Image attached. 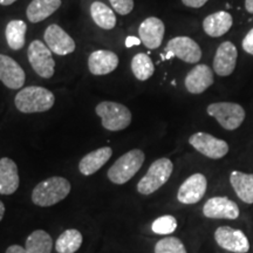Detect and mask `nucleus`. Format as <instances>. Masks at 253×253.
<instances>
[{"label": "nucleus", "instance_id": "26", "mask_svg": "<svg viewBox=\"0 0 253 253\" xmlns=\"http://www.w3.org/2000/svg\"><path fill=\"white\" fill-rule=\"evenodd\" d=\"M82 235L75 229L66 230L59 236L55 243V250L58 253H75L81 248Z\"/></svg>", "mask_w": 253, "mask_h": 253}, {"label": "nucleus", "instance_id": "28", "mask_svg": "<svg viewBox=\"0 0 253 253\" xmlns=\"http://www.w3.org/2000/svg\"><path fill=\"white\" fill-rule=\"evenodd\" d=\"M131 71L137 80L147 81L153 77L155 72L153 60L144 53H138L131 60Z\"/></svg>", "mask_w": 253, "mask_h": 253}, {"label": "nucleus", "instance_id": "25", "mask_svg": "<svg viewBox=\"0 0 253 253\" xmlns=\"http://www.w3.org/2000/svg\"><path fill=\"white\" fill-rule=\"evenodd\" d=\"M90 14L94 23L103 30H112L116 25V17L113 9L101 1H94L90 6Z\"/></svg>", "mask_w": 253, "mask_h": 253}, {"label": "nucleus", "instance_id": "19", "mask_svg": "<svg viewBox=\"0 0 253 253\" xmlns=\"http://www.w3.org/2000/svg\"><path fill=\"white\" fill-rule=\"evenodd\" d=\"M18 167L13 160L2 157L0 160V195H12L19 188Z\"/></svg>", "mask_w": 253, "mask_h": 253}, {"label": "nucleus", "instance_id": "16", "mask_svg": "<svg viewBox=\"0 0 253 253\" xmlns=\"http://www.w3.org/2000/svg\"><path fill=\"white\" fill-rule=\"evenodd\" d=\"M26 75L18 62L7 55L0 54V81L9 89H19L24 86Z\"/></svg>", "mask_w": 253, "mask_h": 253}, {"label": "nucleus", "instance_id": "11", "mask_svg": "<svg viewBox=\"0 0 253 253\" xmlns=\"http://www.w3.org/2000/svg\"><path fill=\"white\" fill-rule=\"evenodd\" d=\"M207 188V177L203 173H194L183 182L177 194V199L183 204H196L204 197Z\"/></svg>", "mask_w": 253, "mask_h": 253}, {"label": "nucleus", "instance_id": "5", "mask_svg": "<svg viewBox=\"0 0 253 253\" xmlns=\"http://www.w3.org/2000/svg\"><path fill=\"white\" fill-rule=\"evenodd\" d=\"M173 170V164L169 158H160L149 167L143 178L138 182L137 191L141 195L148 196L154 194L169 181Z\"/></svg>", "mask_w": 253, "mask_h": 253}, {"label": "nucleus", "instance_id": "30", "mask_svg": "<svg viewBox=\"0 0 253 253\" xmlns=\"http://www.w3.org/2000/svg\"><path fill=\"white\" fill-rule=\"evenodd\" d=\"M177 229V220L171 214H166L157 218L151 225V230L156 235H170Z\"/></svg>", "mask_w": 253, "mask_h": 253}, {"label": "nucleus", "instance_id": "20", "mask_svg": "<svg viewBox=\"0 0 253 253\" xmlns=\"http://www.w3.org/2000/svg\"><path fill=\"white\" fill-rule=\"evenodd\" d=\"M113 150L109 147H103L87 154L79 163V170L82 175L90 176L102 168L112 157Z\"/></svg>", "mask_w": 253, "mask_h": 253}, {"label": "nucleus", "instance_id": "37", "mask_svg": "<svg viewBox=\"0 0 253 253\" xmlns=\"http://www.w3.org/2000/svg\"><path fill=\"white\" fill-rule=\"evenodd\" d=\"M4 216H5V205L1 201H0V221H1Z\"/></svg>", "mask_w": 253, "mask_h": 253}, {"label": "nucleus", "instance_id": "18", "mask_svg": "<svg viewBox=\"0 0 253 253\" xmlns=\"http://www.w3.org/2000/svg\"><path fill=\"white\" fill-rule=\"evenodd\" d=\"M119 66V56L110 50H95L88 58V68L94 75H106Z\"/></svg>", "mask_w": 253, "mask_h": 253}, {"label": "nucleus", "instance_id": "10", "mask_svg": "<svg viewBox=\"0 0 253 253\" xmlns=\"http://www.w3.org/2000/svg\"><path fill=\"white\" fill-rule=\"evenodd\" d=\"M214 240L220 248L233 253H246L250 250L248 237L242 230L220 226L214 231Z\"/></svg>", "mask_w": 253, "mask_h": 253}, {"label": "nucleus", "instance_id": "1", "mask_svg": "<svg viewBox=\"0 0 253 253\" xmlns=\"http://www.w3.org/2000/svg\"><path fill=\"white\" fill-rule=\"evenodd\" d=\"M55 97L52 91L43 87H25L15 95L14 103L19 112L24 114L43 113L54 106Z\"/></svg>", "mask_w": 253, "mask_h": 253}, {"label": "nucleus", "instance_id": "32", "mask_svg": "<svg viewBox=\"0 0 253 253\" xmlns=\"http://www.w3.org/2000/svg\"><path fill=\"white\" fill-rule=\"evenodd\" d=\"M242 47L246 53L253 55V28L246 34L244 39L242 41Z\"/></svg>", "mask_w": 253, "mask_h": 253}, {"label": "nucleus", "instance_id": "23", "mask_svg": "<svg viewBox=\"0 0 253 253\" xmlns=\"http://www.w3.org/2000/svg\"><path fill=\"white\" fill-rule=\"evenodd\" d=\"M61 6V0H32L26 14L31 23L37 24L52 15Z\"/></svg>", "mask_w": 253, "mask_h": 253}, {"label": "nucleus", "instance_id": "15", "mask_svg": "<svg viewBox=\"0 0 253 253\" xmlns=\"http://www.w3.org/2000/svg\"><path fill=\"white\" fill-rule=\"evenodd\" d=\"M166 26L163 21L156 17L147 18L140 25L138 36L143 45L149 49H156L162 43Z\"/></svg>", "mask_w": 253, "mask_h": 253}, {"label": "nucleus", "instance_id": "34", "mask_svg": "<svg viewBox=\"0 0 253 253\" xmlns=\"http://www.w3.org/2000/svg\"><path fill=\"white\" fill-rule=\"evenodd\" d=\"M6 253H28V252L26 251V249L23 248V246L11 245L7 250H6Z\"/></svg>", "mask_w": 253, "mask_h": 253}, {"label": "nucleus", "instance_id": "31", "mask_svg": "<svg viewBox=\"0 0 253 253\" xmlns=\"http://www.w3.org/2000/svg\"><path fill=\"white\" fill-rule=\"evenodd\" d=\"M113 8L121 15L129 14L134 8V0H109Z\"/></svg>", "mask_w": 253, "mask_h": 253}, {"label": "nucleus", "instance_id": "33", "mask_svg": "<svg viewBox=\"0 0 253 253\" xmlns=\"http://www.w3.org/2000/svg\"><path fill=\"white\" fill-rule=\"evenodd\" d=\"M209 0H182V2L184 4L185 6H188V7H191V8H199L202 7V6H204Z\"/></svg>", "mask_w": 253, "mask_h": 253}, {"label": "nucleus", "instance_id": "38", "mask_svg": "<svg viewBox=\"0 0 253 253\" xmlns=\"http://www.w3.org/2000/svg\"><path fill=\"white\" fill-rule=\"evenodd\" d=\"M15 1H17V0H0V5L8 6V5H12Z\"/></svg>", "mask_w": 253, "mask_h": 253}, {"label": "nucleus", "instance_id": "3", "mask_svg": "<svg viewBox=\"0 0 253 253\" xmlns=\"http://www.w3.org/2000/svg\"><path fill=\"white\" fill-rule=\"evenodd\" d=\"M144 153L140 149H132L109 168L108 178L115 184H125L134 177L144 163Z\"/></svg>", "mask_w": 253, "mask_h": 253}, {"label": "nucleus", "instance_id": "36", "mask_svg": "<svg viewBox=\"0 0 253 253\" xmlns=\"http://www.w3.org/2000/svg\"><path fill=\"white\" fill-rule=\"evenodd\" d=\"M245 8L249 13L253 14V0H245Z\"/></svg>", "mask_w": 253, "mask_h": 253}, {"label": "nucleus", "instance_id": "29", "mask_svg": "<svg viewBox=\"0 0 253 253\" xmlns=\"http://www.w3.org/2000/svg\"><path fill=\"white\" fill-rule=\"evenodd\" d=\"M155 253H186V250L178 238L166 237L155 245Z\"/></svg>", "mask_w": 253, "mask_h": 253}, {"label": "nucleus", "instance_id": "9", "mask_svg": "<svg viewBox=\"0 0 253 253\" xmlns=\"http://www.w3.org/2000/svg\"><path fill=\"white\" fill-rule=\"evenodd\" d=\"M167 59L171 56L188 63H197L202 59V49L194 39L189 37H176L168 42Z\"/></svg>", "mask_w": 253, "mask_h": 253}, {"label": "nucleus", "instance_id": "6", "mask_svg": "<svg viewBox=\"0 0 253 253\" xmlns=\"http://www.w3.org/2000/svg\"><path fill=\"white\" fill-rule=\"evenodd\" d=\"M208 114L212 116L226 130H236L245 120V110L238 103L216 102L211 103L207 109Z\"/></svg>", "mask_w": 253, "mask_h": 253}, {"label": "nucleus", "instance_id": "21", "mask_svg": "<svg viewBox=\"0 0 253 253\" xmlns=\"http://www.w3.org/2000/svg\"><path fill=\"white\" fill-rule=\"evenodd\" d=\"M232 24V15L225 11H219L208 15L204 19L203 30L209 37L219 38L230 31Z\"/></svg>", "mask_w": 253, "mask_h": 253}, {"label": "nucleus", "instance_id": "7", "mask_svg": "<svg viewBox=\"0 0 253 253\" xmlns=\"http://www.w3.org/2000/svg\"><path fill=\"white\" fill-rule=\"evenodd\" d=\"M28 61L38 75L43 79H50L54 74L55 62L53 60L52 50L42 41L34 40L28 46Z\"/></svg>", "mask_w": 253, "mask_h": 253}, {"label": "nucleus", "instance_id": "2", "mask_svg": "<svg viewBox=\"0 0 253 253\" xmlns=\"http://www.w3.org/2000/svg\"><path fill=\"white\" fill-rule=\"evenodd\" d=\"M71 192V183L63 177H49L40 182L32 192V202L38 207H52L67 197Z\"/></svg>", "mask_w": 253, "mask_h": 253}, {"label": "nucleus", "instance_id": "13", "mask_svg": "<svg viewBox=\"0 0 253 253\" xmlns=\"http://www.w3.org/2000/svg\"><path fill=\"white\" fill-rule=\"evenodd\" d=\"M237 58H238V52L231 41L220 43L213 59L214 73L219 77H229L235 71Z\"/></svg>", "mask_w": 253, "mask_h": 253}, {"label": "nucleus", "instance_id": "14", "mask_svg": "<svg viewBox=\"0 0 253 253\" xmlns=\"http://www.w3.org/2000/svg\"><path fill=\"white\" fill-rule=\"evenodd\" d=\"M45 41L48 48L58 55H67L75 49V42L69 34L58 25H50L45 32Z\"/></svg>", "mask_w": 253, "mask_h": 253}, {"label": "nucleus", "instance_id": "12", "mask_svg": "<svg viewBox=\"0 0 253 253\" xmlns=\"http://www.w3.org/2000/svg\"><path fill=\"white\" fill-rule=\"evenodd\" d=\"M205 217L213 219H237L239 217V208L236 202L227 197H212L203 207Z\"/></svg>", "mask_w": 253, "mask_h": 253}, {"label": "nucleus", "instance_id": "22", "mask_svg": "<svg viewBox=\"0 0 253 253\" xmlns=\"http://www.w3.org/2000/svg\"><path fill=\"white\" fill-rule=\"evenodd\" d=\"M230 183L237 196L246 204H253V173L238 170L231 172Z\"/></svg>", "mask_w": 253, "mask_h": 253}, {"label": "nucleus", "instance_id": "4", "mask_svg": "<svg viewBox=\"0 0 253 253\" xmlns=\"http://www.w3.org/2000/svg\"><path fill=\"white\" fill-rule=\"evenodd\" d=\"M97 115L102 120L104 129L109 131H120L128 128L131 122L130 110L121 103L113 101H103L95 109Z\"/></svg>", "mask_w": 253, "mask_h": 253}, {"label": "nucleus", "instance_id": "24", "mask_svg": "<svg viewBox=\"0 0 253 253\" xmlns=\"http://www.w3.org/2000/svg\"><path fill=\"white\" fill-rule=\"evenodd\" d=\"M25 249L28 253H52V237L43 230L34 231L28 236Z\"/></svg>", "mask_w": 253, "mask_h": 253}, {"label": "nucleus", "instance_id": "17", "mask_svg": "<svg viewBox=\"0 0 253 253\" xmlns=\"http://www.w3.org/2000/svg\"><path fill=\"white\" fill-rule=\"evenodd\" d=\"M185 88L191 94H202L212 86L213 72L208 65H197L188 73L185 80Z\"/></svg>", "mask_w": 253, "mask_h": 253}, {"label": "nucleus", "instance_id": "27", "mask_svg": "<svg viewBox=\"0 0 253 253\" xmlns=\"http://www.w3.org/2000/svg\"><path fill=\"white\" fill-rule=\"evenodd\" d=\"M27 26L23 20H11L6 26L5 36L9 48L18 50L25 45Z\"/></svg>", "mask_w": 253, "mask_h": 253}, {"label": "nucleus", "instance_id": "35", "mask_svg": "<svg viewBox=\"0 0 253 253\" xmlns=\"http://www.w3.org/2000/svg\"><path fill=\"white\" fill-rule=\"evenodd\" d=\"M140 42H141V40L137 39V38L128 37V38H126V47H132V46L138 45Z\"/></svg>", "mask_w": 253, "mask_h": 253}, {"label": "nucleus", "instance_id": "8", "mask_svg": "<svg viewBox=\"0 0 253 253\" xmlns=\"http://www.w3.org/2000/svg\"><path fill=\"white\" fill-rule=\"evenodd\" d=\"M189 143L195 148L198 153L211 160H219L229 153V144L224 140L214 137L207 132H196L189 138Z\"/></svg>", "mask_w": 253, "mask_h": 253}]
</instances>
